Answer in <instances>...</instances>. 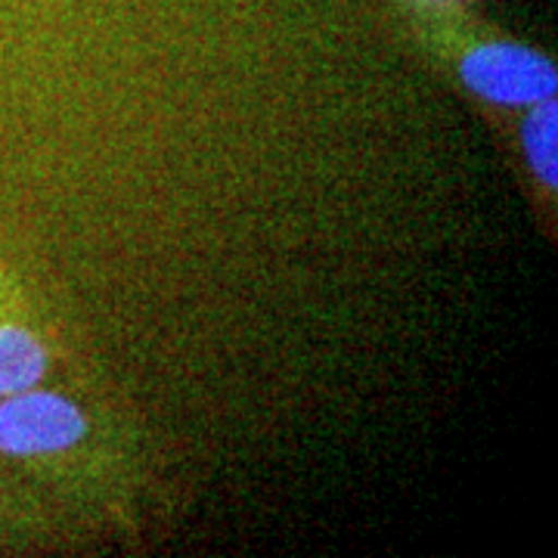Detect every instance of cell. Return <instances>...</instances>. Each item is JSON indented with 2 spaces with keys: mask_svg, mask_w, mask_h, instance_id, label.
I'll list each match as a JSON object with an SVG mask.
<instances>
[{
  "mask_svg": "<svg viewBox=\"0 0 558 558\" xmlns=\"http://www.w3.org/2000/svg\"><path fill=\"white\" fill-rule=\"evenodd\" d=\"M87 435V418L75 400L57 391L25 388L0 398V453L32 459L72 450Z\"/></svg>",
  "mask_w": 558,
  "mask_h": 558,
  "instance_id": "1",
  "label": "cell"
},
{
  "mask_svg": "<svg viewBox=\"0 0 558 558\" xmlns=\"http://www.w3.org/2000/svg\"><path fill=\"white\" fill-rule=\"evenodd\" d=\"M459 75L481 100L509 106V109H531L537 102L556 97L558 87L553 60L512 40L481 44L475 50H469Z\"/></svg>",
  "mask_w": 558,
  "mask_h": 558,
  "instance_id": "2",
  "label": "cell"
},
{
  "mask_svg": "<svg viewBox=\"0 0 558 558\" xmlns=\"http://www.w3.org/2000/svg\"><path fill=\"white\" fill-rule=\"evenodd\" d=\"M47 373V351L28 329L0 326V398L35 388Z\"/></svg>",
  "mask_w": 558,
  "mask_h": 558,
  "instance_id": "3",
  "label": "cell"
},
{
  "mask_svg": "<svg viewBox=\"0 0 558 558\" xmlns=\"http://www.w3.org/2000/svg\"><path fill=\"white\" fill-rule=\"evenodd\" d=\"M521 146L527 165L543 186L556 190L558 183V102L556 97L527 109L521 124Z\"/></svg>",
  "mask_w": 558,
  "mask_h": 558,
  "instance_id": "4",
  "label": "cell"
}]
</instances>
